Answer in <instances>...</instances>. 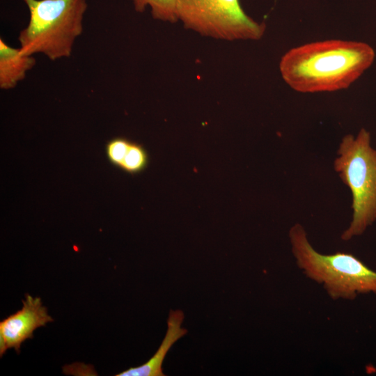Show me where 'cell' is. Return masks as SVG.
I'll use <instances>...</instances> for the list:
<instances>
[{"mask_svg": "<svg viewBox=\"0 0 376 376\" xmlns=\"http://www.w3.org/2000/svg\"><path fill=\"white\" fill-rule=\"evenodd\" d=\"M373 48L363 42L327 40L288 50L281 58L284 81L300 93L346 89L373 64Z\"/></svg>", "mask_w": 376, "mask_h": 376, "instance_id": "1", "label": "cell"}, {"mask_svg": "<svg viewBox=\"0 0 376 376\" xmlns=\"http://www.w3.org/2000/svg\"><path fill=\"white\" fill-rule=\"evenodd\" d=\"M292 255L298 268L322 286L333 300H354L359 295H376V272L352 253L323 254L310 243L306 230L295 224L289 230Z\"/></svg>", "mask_w": 376, "mask_h": 376, "instance_id": "2", "label": "cell"}, {"mask_svg": "<svg viewBox=\"0 0 376 376\" xmlns=\"http://www.w3.org/2000/svg\"><path fill=\"white\" fill-rule=\"evenodd\" d=\"M29 21L18 37L22 54H42L52 61L70 56L82 33L86 0H23Z\"/></svg>", "mask_w": 376, "mask_h": 376, "instance_id": "3", "label": "cell"}, {"mask_svg": "<svg viewBox=\"0 0 376 376\" xmlns=\"http://www.w3.org/2000/svg\"><path fill=\"white\" fill-rule=\"evenodd\" d=\"M334 169L352 196V219L340 238L362 235L376 221V148L370 134L361 128L357 136L347 134L339 144Z\"/></svg>", "mask_w": 376, "mask_h": 376, "instance_id": "4", "label": "cell"}, {"mask_svg": "<svg viewBox=\"0 0 376 376\" xmlns=\"http://www.w3.org/2000/svg\"><path fill=\"white\" fill-rule=\"evenodd\" d=\"M176 8L184 26L204 36L257 40L265 32V24L248 16L240 0H177Z\"/></svg>", "mask_w": 376, "mask_h": 376, "instance_id": "5", "label": "cell"}, {"mask_svg": "<svg viewBox=\"0 0 376 376\" xmlns=\"http://www.w3.org/2000/svg\"><path fill=\"white\" fill-rule=\"evenodd\" d=\"M22 304L20 310L0 322L1 357L8 348H14L19 353L21 344L33 338L34 330L54 321L40 297L26 294Z\"/></svg>", "mask_w": 376, "mask_h": 376, "instance_id": "6", "label": "cell"}, {"mask_svg": "<svg viewBox=\"0 0 376 376\" xmlns=\"http://www.w3.org/2000/svg\"><path fill=\"white\" fill-rule=\"evenodd\" d=\"M183 320L184 313L182 311H171L166 335L155 354L145 363L130 368L116 376H164L162 366L168 351L187 333L186 329L181 327Z\"/></svg>", "mask_w": 376, "mask_h": 376, "instance_id": "7", "label": "cell"}, {"mask_svg": "<svg viewBox=\"0 0 376 376\" xmlns=\"http://www.w3.org/2000/svg\"><path fill=\"white\" fill-rule=\"evenodd\" d=\"M33 56L22 54L19 48H13L0 39V88H15L28 71L36 65Z\"/></svg>", "mask_w": 376, "mask_h": 376, "instance_id": "8", "label": "cell"}, {"mask_svg": "<svg viewBox=\"0 0 376 376\" xmlns=\"http://www.w3.org/2000/svg\"><path fill=\"white\" fill-rule=\"evenodd\" d=\"M136 11L143 13L148 6L153 19L174 23L178 20L177 0H132Z\"/></svg>", "mask_w": 376, "mask_h": 376, "instance_id": "9", "label": "cell"}, {"mask_svg": "<svg viewBox=\"0 0 376 376\" xmlns=\"http://www.w3.org/2000/svg\"><path fill=\"white\" fill-rule=\"evenodd\" d=\"M148 155L142 145L131 141L119 169L130 174L143 171L148 166Z\"/></svg>", "mask_w": 376, "mask_h": 376, "instance_id": "10", "label": "cell"}, {"mask_svg": "<svg viewBox=\"0 0 376 376\" xmlns=\"http://www.w3.org/2000/svg\"><path fill=\"white\" fill-rule=\"evenodd\" d=\"M131 141L123 137H116L106 145V155L109 162L120 168L130 147Z\"/></svg>", "mask_w": 376, "mask_h": 376, "instance_id": "11", "label": "cell"}]
</instances>
